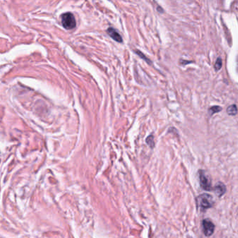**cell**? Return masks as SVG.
Wrapping results in <instances>:
<instances>
[{
    "label": "cell",
    "mask_w": 238,
    "mask_h": 238,
    "mask_svg": "<svg viewBox=\"0 0 238 238\" xmlns=\"http://www.w3.org/2000/svg\"><path fill=\"white\" fill-rule=\"evenodd\" d=\"M196 203L198 208L204 211V210L212 207L214 201H213V198L211 195L207 193H203L197 197Z\"/></svg>",
    "instance_id": "obj_1"
},
{
    "label": "cell",
    "mask_w": 238,
    "mask_h": 238,
    "mask_svg": "<svg viewBox=\"0 0 238 238\" xmlns=\"http://www.w3.org/2000/svg\"><path fill=\"white\" fill-rule=\"evenodd\" d=\"M62 26L67 29H72L76 26V21L74 15L71 13H63L61 15Z\"/></svg>",
    "instance_id": "obj_2"
},
{
    "label": "cell",
    "mask_w": 238,
    "mask_h": 238,
    "mask_svg": "<svg viewBox=\"0 0 238 238\" xmlns=\"http://www.w3.org/2000/svg\"><path fill=\"white\" fill-rule=\"evenodd\" d=\"M199 178H200V184L201 187L206 191H211L212 190V182L210 180V177L209 175H207L206 171L201 170L199 171Z\"/></svg>",
    "instance_id": "obj_3"
},
{
    "label": "cell",
    "mask_w": 238,
    "mask_h": 238,
    "mask_svg": "<svg viewBox=\"0 0 238 238\" xmlns=\"http://www.w3.org/2000/svg\"><path fill=\"white\" fill-rule=\"evenodd\" d=\"M214 225L210 219H204L202 221V229L203 232L206 236L210 237L214 233Z\"/></svg>",
    "instance_id": "obj_4"
},
{
    "label": "cell",
    "mask_w": 238,
    "mask_h": 238,
    "mask_svg": "<svg viewBox=\"0 0 238 238\" xmlns=\"http://www.w3.org/2000/svg\"><path fill=\"white\" fill-rule=\"evenodd\" d=\"M107 32L109 36H110L112 39H113L115 41L119 43H122L123 41L121 35L119 34L118 32H117L116 29L110 27V28L107 29Z\"/></svg>",
    "instance_id": "obj_5"
},
{
    "label": "cell",
    "mask_w": 238,
    "mask_h": 238,
    "mask_svg": "<svg viewBox=\"0 0 238 238\" xmlns=\"http://www.w3.org/2000/svg\"><path fill=\"white\" fill-rule=\"evenodd\" d=\"M226 186L224 185L223 183L219 182L216 184L215 188H214V191L216 194H217L219 197L222 196L223 194L226 193Z\"/></svg>",
    "instance_id": "obj_6"
},
{
    "label": "cell",
    "mask_w": 238,
    "mask_h": 238,
    "mask_svg": "<svg viewBox=\"0 0 238 238\" xmlns=\"http://www.w3.org/2000/svg\"><path fill=\"white\" fill-rule=\"evenodd\" d=\"M227 113H228L229 115H235L237 113V107L236 105H231L230 106L227 108Z\"/></svg>",
    "instance_id": "obj_7"
},
{
    "label": "cell",
    "mask_w": 238,
    "mask_h": 238,
    "mask_svg": "<svg viewBox=\"0 0 238 238\" xmlns=\"http://www.w3.org/2000/svg\"><path fill=\"white\" fill-rule=\"evenodd\" d=\"M221 110H222V108H221L220 106H213L212 107H211L209 109V113L212 115L213 114L219 113V112H220Z\"/></svg>",
    "instance_id": "obj_8"
},
{
    "label": "cell",
    "mask_w": 238,
    "mask_h": 238,
    "mask_svg": "<svg viewBox=\"0 0 238 238\" xmlns=\"http://www.w3.org/2000/svg\"><path fill=\"white\" fill-rule=\"evenodd\" d=\"M221 67H222V59H221L220 57L217 58V59L216 60V62L214 64V69L218 71L221 69Z\"/></svg>",
    "instance_id": "obj_9"
},
{
    "label": "cell",
    "mask_w": 238,
    "mask_h": 238,
    "mask_svg": "<svg viewBox=\"0 0 238 238\" xmlns=\"http://www.w3.org/2000/svg\"><path fill=\"white\" fill-rule=\"evenodd\" d=\"M146 142L151 147H154V138H153L152 135H150L146 139Z\"/></svg>",
    "instance_id": "obj_10"
},
{
    "label": "cell",
    "mask_w": 238,
    "mask_h": 238,
    "mask_svg": "<svg viewBox=\"0 0 238 238\" xmlns=\"http://www.w3.org/2000/svg\"><path fill=\"white\" fill-rule=\"evenodd\" d=\"M157 10H158V11L160 12V13H163V9L161 7H160V6H158L157 7Z\"/></svg>",
    "instance_id": "obj_11"
},
{
    "label": "cell",
    "mask_w": 238,
    "mask_h": 238,
    "mask_svg": "<svg viewBox=\"0 0 238 238\" xmlns=\"http://www.w3.org/2000/svg\"><path fill=\"white\" fill-rule=\"evenodd\" d=\"M237 71H238V65H237Z\"/></svg>",
    "instance_id": "obj_12"
}]
</instances>
